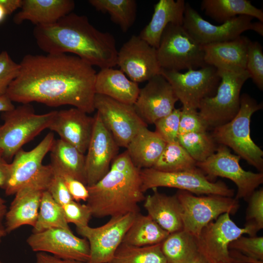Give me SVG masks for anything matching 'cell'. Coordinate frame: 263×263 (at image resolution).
I'll list each match as a JSON object with an SVG mask.
<instances>
[{
  "instance_id": "obj_3",
  "label": "cell",
  "mask_w": 263,
  "mask_h": 263,
  "mask_svg": "<svg viewBox=\"0 0 263 263\" xmlns=\"http://www.w3.org/2000/svg\"><path fill=\"white\" fill-rule=\"evenodd\" d=\"M140 170L135 166L123 171L110 169L96 183L87 187V205L92 216L101 218L140 212L139 203L146 197Z\"/></svg>"
},
{
  "instance_id": "obj_32",
  "label": "cell",
  "mask_w": 263,
  "mask_h": 263,
  "mask_svg": "<svg viewBox=\"0 0 263 263\" xmlns=\"http://www.w3.org/2000/svg\"><path fill=\"white\" fill-rule=\"evenodd\" d=\"M161 247L167 263H190L199 254L195 237L184 229L169 233Z\"/></svg>"
},
{
  "instance_id": "obj_25",
  "label": "cell",
  "mask_w": 263,
  "mask_h": 263,
  "mask_svg": "<svg viewBox=\"0 0 263 263\" xmlns=\"http://www.w3.org/2000/svg\"><path fill=\"white\" fill-rule=\"evenodd\" d=\"M186 2L184 0H160L154 5L149 23L139 37L157 49L162 33L170 23L183 25Z\"/></svg>"
},
{
  "instance_id": "obj_5",
  "label": "cell",
  "mask_w": 263,
  "mask_h": 263,
  "mask_svg": "<svg viewBox=\"0 0 263 263\" xmlns=\"http://www.w3.org/2000/svg\"><path fill=\"white\" fill-rule=\"evenodd\" d=\"M56 111L37 114L31 105L23 104L2 113L0 150L4 158L12 160L24 145L48 129Z\"/></svg>"
},
{
  "instance_id": "obj_9",
  "label": "cell",
  "mask_w": 263,
  "mask_h": 263,
  "mask_svg": "<svg viewBox=\"0 0 263 263\" xmlns=\"http://www.w3.org/2000/svg\"><path fill=\"white\" fill-rule=\"evenodd\" d=\"M142 189L147 190L159 187L178 188L196 195L216 194L233 197L234 190L222 181L213 182L197 167L176 172H166L153 168L140 169Z\"/></svg>"
},
{
  "instance_id": "obj_10",
  "label": "cell",
  "mask_w": 263,
  "mask_h": 263,
  "mask_svg": "<svg viewBox=\"0 0 263 263\" xmlns=\"http://www.w3.org/2000/svg\"><path fill=\"white\" fill-rule=\"evenodd\" d=\"M253 18L239 16L221 25H214L204 19L197 11L186 2L183 26L201 45L235 39L247 30L263 36V22H252Z\"/></svg>"
},
{
  "instance_id": "obj_48",
  "label": "cell",
  "mask_w": 263,
  "mask_h": 263,
  "mask_svg": "<svg viewBox=\"0 0 263 263\" xmlns=\"http://www.w3.org/2000/svg\"><path fill=\"white\" fill-rule=\"evenodd\" d=\"M35 263H86L84 262L63 259L49 253L37 252Z\"/></svg>"
},
{
  "instance_id": "obj_12",
  "label": "cell",
  "mask_w": 263,
  "mask_h": 263,
  "mask_svg": "<svg viewBox=\"0 0 263 263\" xmlns=\"http://www.w3.org/2000/svg\"><path fill=\"white\" fill-rule=\"evenodd\" d=\"M54 174L50 164L43 165L38 174L15 194L5 216L6 233L23 225L35 226L42 193L47 190Z\"/></svg>"
},
{
  "instance_id": "obj_24",
  "label": "cell",
  "mask_w": 263,
  "mask_h": 263,
  "mask_svg": "<svg viewBox=\"0 0 263 263\" xmlns=\"http://www.w3.org/2000/svg\"><path fill=\"white\" fill-rule=\"evenodd\" d=\"M250 40L241 35L232 40L202 45L206 64L216 68L246 70L247 47Z\"/></svg>"
},
{
  "instance_id": "obj_52",
  "label": "cell",
  "mask_w": 263,
  "mask_h": 263,
  "mask_svg": "<svg viewBox=\"0 0 263 263\" xmlns=\"http://www.w3.org/2000/svg\"><path fill=\"white\" fill-rule=\"evenodd\" d=\"M8 15L7 11L0 2V23L5 19Z\"/></svg>"
},
{
  "instance_id": "obj_35",
  "label": "cell",
  "mask_w": 263,
  "mask_h": 263,
  "mask_svg": "<svg viewBox=\"0 0 263 263\" xmlns=\"http://www.w3.org/2000/svg\"><path fill=\"white\" fill-rule=\"evenodd\" d=\"M54 228L71 230L65 218L62 206L54 200L48 191L45 190L42 193L33 233L40 232Z\"/></svg>"
},
{
  "instance_id": "obj_14",
  "label": "cell",
  "mask_w": 263,
  "mask_h": 263,
  "mask_svg": "<svg viewBox=\"0 0 263 263\" xmlns=\"http://www.w3.org/2000/svg\"><path fill=\"white\" fill-rule=\"evenodd\" d=\"M94 106L119 147L127 148L136 134L148 126L136 113L133 105L95 94Z\"/></svg>"
},
{
  "instance_id": "obj_31",
  "label": "cell",
  "mask_w": 263,
  "mask_h": 263,
  "mask_svg": "<svg viewBox=\"0 0 263 263\" xmlns=\"http://www.w3.org/2000/svg\"><path fill=\"white\" fill-rule=\"evenodd\" d=\"M169 234L150 216L139 212L136 214L122 243L135 246H149L162 243Z\"/></svg>"
},
{
  "instance_id": "obj_8",
  "label": "cell",
  "mask_w": 263,
  "mask_h": 263,
  "mask_svg": "<svg viewBox=\"0 0 263 263\" xmlns=\"http://www.w3.org/2000/svg\"><path fill=\"white\" fill-rule=\"evenodd\" d=\"M175 195L181 208L183 229L195 237L220 215L235 214L240 207L239 200L231 197L216 194L198 196L180 190Z\"/></svg>"
},
{
  "instance_id": "obj_39",
  "label": "cell",
  "mask_w": 263,
  "mask_h": 263,
  "mask_svg": "<svg viewBox=\"0 0 263 263\" xmlns=\"http://www.w3.org/2000/svg\"><path fill=\"white\" fill-rule=\"evenodd\" d=\"M244 227L249 232V236H255L263 228V189L255 190L247 200Z\"/></svg>"
},
{
  "instance_id": "obj_47",
  "label": "cell",
  "mask_w": 263,
  "mask_h": 263,
  "mask_svg": "<svg viewBox=\"0 0 263 263\" xmlns=\"http://www.w3.org/2000/svg\"><path fill=\"white\" fill-rule=\"evenodd\" d=\"M11 164L4 158L2 151L0 150V188L5 189L11 173Z\"/></svg>"
},
{
  "instance_id": "obj_26",
  "label": "cell",
  "mask_w": 263,
  "mask_h": 263,
  "mask_svg": "<svg viewBox=\"0 0 263 263\" xmlns=\"http://www.w3.org/2000/svg\"><path fill=\"white\" fill-rule=\"evenodd\" d=\"M138 83L130 80L120 70L107 68L96 73L95 94L133 105L139 94Z\"/></svg>"
},
{
  "instance_id": "obj_11",
  "label": "cell",
  "mask_w": 263,
  "mask_h": 263,
  "mask_svg": "<svg viewBox=\"0 0 263 263\" xmlns=\"http://www.w3.org/2000/svg\"><path fill=\"white\" fill-rule=\"evenodd\" d=\"M241 157L232 153L228 147L220 145L216 151L196 167L211 179L217 177L227 178L237 187L235 198L247 201L252 193L263 183V172L244 169L239 162Z\"/></svg>"
},
{
  "instance_id": "obj_18",
  "label": "cell",
  "mask_w": 263,
  "mask_h": 263,
  "mask_svg": "<svg viewBox=\"0 0 263 263\" xmlns=\"http://www.w3.org/2000/svg\"><path fill=\"white\" fill-rule=\"evenodd\" d=\"M117 65L137 83L148 81L160 74L161 70L156 49L135 35L131 36L118 51Z\"/></svg>"
},
{
  "instance_id": "obj_46",
  "label": "cell",
  "mask_w": 263,
  "mask_h": 263,
  "mask_svg": "<svg viewBox=\"0 0 263 263\" xmlns=\"http://www.w3.org/2000/svg\"><path fill=\"white\" fill-rule=\"evenodd\" d=\"M56 173L59 174L62 178L73 200L77 202H79L81 201H87L89 197V191L86 185L68 175L63 173Z\"/></svg>"
},
{
  "instance_id": "obj_13",
  "label": "cell",
  "mask_w": 263,
  "mask_h": 263,
  "mask_svg": "<svg viewBox=\"0 0 263 263\" xmlns=\"http://www.w3.org/2000/svg\"><path fill=\"white\" fill-rule=\"evenodd\" d=\"M160 74L170 84L183 107L197 110L204 99L215 94L221 81L217 68L210 65L185 73L161 69Z\"/></svg>"
},
{
  "instance_id": "obj_28",
  "label": "cell",
  "mask_w": 263,
  "mask_h": 263,
  "mask_svg": "<svg viewBox=\"0 0 263 263\" xmlns=\"http://www.w3.org/2000/svg\"><path fill=\"white\" fill-rule=\"evenodd\" d=\"M167 143L155 131L142 129L131 140L126 150L134 165L142 169L152 168Z\"/></svg>"
},
{
  "instance_id": "obj_20",
  "label": "cell",
  "mask_w": 263,
  "mask_h": 263,
  "mask_svg": "<svg viewBox=\"0 0 263 263\" xmlns=\"http://www.w3.org/2000/svg\"><path fill=\"white\" fill-rule=\"evenodd\" d=\"M178 99L169 81L161 74L155 75L140 89L133 107L148 124L170 113Z\"/></svg>"
},
{
  "instance_id": "obj_44",
  "label": "cell",
  "mask_w": 263,
  "mask_h": 263,
  "mask_svg": "<svg viewBox=\"0 0 263 263\" xmlns=\"http://www.w3.org/2000/svg\"><path fill=\"white\" fill-rule=\"evenodd\" d=\"M208 129L197 110L182 106L180 118L179 134L207 132Z\"/></svg>"
},
{
  "instance_id": "obj_45",
  "label": "cell",
  "mask_w": 263,
  "mask_h": 263,
  "mask_svg": "<svg viewBox=\"0 0 263 263\" xmlns=\"http://www.w3.org/2000/svg\"><path fill=\"white\" fill-rule=\"evenodd\" d=\"M54 172V176L47 191L57 203L63 206L73 200L61 176Z\"/></svg>"
},
{
  "instance_id": "obj_19",
  "label": "cell",
  "mask_w": 263,
  "mask_h": 263,
  "mask_svg": "<svg viewBox=\"0 0 263 263\" xmlns=\"http://www.w3.org/2000/svg\"><path fill=\"white\" fill-rule=\"evenodd\" d=\"M91 140L85 155L87 186L99 181L109 171L119 147L96 112Z\"/></svg>"
},
{
  "instance_id": "obj_38",
  "label": "cell",
  "mask_w": 263,
  "mask_h": 263,
  "mask_svg": "<svg viewBox=\"0 0 263 263\" xmlns=\"http://www.w3.org/2000/svg\"><path fill=\"white\" fill-rule=\"evenodd\" d=\"M230 255L236 263H263V237L243 235L232 241Z\"/></svg>"
},
{
  "instance_id": "obj_6",
  "label": "cell",
  "mask_w": 263,
  "mask_h": 263,
  "mask_svg": "<svg viewBox=\"0 0 263 263\" xmlns=\"http://www.w3.org/2000/svg\"><path fill=\"white\" fill-rule=\"evenodd\" d=\"M217 69L221 81L216 94L204 99L198 110L209 129L226 124L236 116L240 107L241 90L250 78L246 70Z\"/></svg>"
},
{
  "instance_id": "obj_27",
  "label": "cell",
  "mask_w": 263,
  "mask_h": 263,
  "mask_svg": "<svg viewBox=\"0 0 263 263\" xmlns=\"http://www.w3.org/2000/svg\"><path fill=\"white\" fill-rule=\"evenodd\" d=\"M152 189L153 193L144 200L147 215L169 233L182 230L181 208L176 195L160 193L157 188Z\"/></svg>"
},
{
  "instance_id": "obj_4",
  "label": "cell",
  "mask_w": 263,
  "mask_h": 263,
  "mask_svg": "<svg viewBox=\"0 0 263 263\" xmlns=\"http://www.w3.org/2000/svg\"><path fill=\"white\" fill-rule=\"evenodd\" d=\"M262 108V104L243 94L236 116L227 123L213 129L211 134L217 144L231 148L260 172L263 171V151L252 140L250 125L253 114Z\"/></svg>"
},
{
  "instance_id": "obj_40",
  "label": "cell",
  "mask_w": 263,
  "mask_h": 263,
  "mask_svg": "<svg viewBox=\"0 0 263 263\" xmlns=\"http://www.w3.org/2000/svg\"><path fill=\"white\" fill-rule=\"evenodd\" d=\"M246 70L260 90L263 89V52L261 44L251 40L248 44Z\"/></svg>"
},
{
  "instance_id": "obj_51",
  "label": "cell",
  "mask_w": 263,
  "mask_h": 263,
  "mask_svg": "<svg viewBox=\"0 0 263 263\" xmlns=\"http://www.w3.org/2000/svg\"><path fill=\"white\" fill-rule=\"evenodd\" d=\"M190 263H210L201 254L199 253Z\"/></svg>"
},
{
  "instance_id": "obj_29",
  "label": "cell",
  "mask_w": 263,
  "mask_h": 263,
  "mask_svg": "<svg viewBox=\"0 0 263 263\" xmlns=\"http://www.w3.org/2000/svg\"><path fill=\"white\" fill-rule=\"evenodd\" d=\"M54 172L68 175L87 186L85 155L60 138L54 140L50 150Z\"/></svg>"
},
{
  "instance_id": "obj_22",
  "label": "cell",
  "mask_w": 263,
  "mask_h": 263,
  "mask_svg": "<svg viewBox=\"0 0 263 263\" xmlns=\"http://www.w3.org/2000/svg\"><path fill=\"white\" fill-rule=\"evenodd\" d=\"M55 140L53 132L48 133L34 149L25 151L22 149L17 152L11 164V176L4 189L7 195H12L33 179L40 171L42 161Z\"/></svg>"
},
{
  "instance_id": "obj_17",
  "label": "cell",
  "mask_w": 263,
  "mask_h": 263,
  "mask_svg": "<svg viewBox=\"0 0 263 263\" xmlns=\"http://www.w3.org/2000/svg\"><path fill=\"white\" fill-rule=\"evenodd\" d=\"M26 242L36 252H45L67 260L87 263L90 257L89 242L75 235L71 230L54 228L33 233Z\"/></svg>"
},
{
  "instance_id": "obj_54",
  "label": "cell",
  "mask_w": 263,
  "mask_h": 263,
  "mask_svg": "<svg viewBox=\"0 0 263 263\" xmlns=\"http://www.w3.org/2000/svg\"><path fill=\"white\" fill-rule=\"evenodd\" d=\"M2 238V237H1V236H0V241H1V239Z\"/></svg>"
},
{
  "instance_id": "obj_37",
  "label": "cell",
  "mask_w": 263,
  "mask_h": 263,
  "mask_svg": "<svg viewBox=\"0 0 263 263\" xmlns=\"http://www.w3.org/2000/svg\"><path fill=\"white\" fill-rule=\"evenodd\" d=\"M177 141L196 163L207 159L218 148L217 144L207 131L180 134Z\"/></svg>"
},
{
  "instance_id": "obj_1",
  "label": "cell",
  "mask_w": 263,
  "mask_h": 263,
  "mask_svg": "<svg viewBox=\"0 0 263 263\" xmlns=\"http://www.w3.org/2000/svg\"><path fill=\"white\" fill-rule=\"evenodd\" d=\"M6 94L13 102H36L50 107L71 105L88 114L95 111L96 72L68 54H28Z\"/></svg>"
},
{
  "instance_id": "obj_50",
  "label": "cell",
  "mask_w": 263,
  "mask_h": 263,
  "mask_svg": "<svg viewBox=\"0 0 263 263\" xmlns=\"http://www.w3.org/2000/svg\"><path fill=\"white\" fill-rule=\"evenodd\" d=\"M15 108L13 102L6 94L0 96V112L11 111Z\"/></svg>"
},
{
  "instance_id": "obj_21",
  "label": "cell",
  "mask_w": 263,
  "mask_h": 263,
  "mask_svg": "<svg viewBox=\"0 0 263 263\" xmlns=\"http://www.w3.org/2000/svg\"><path fill=\"white\" fill-rule=\"evenodd\" d=\"M76 108L56 111L48 128L60 138L80 152L87 151L92 136L94 118Z\"/></svg>"
},
{
  "instance_id": "obj_41",
  "label": "cell",
  "mask_w": 263,
  "mask_h": 263,
  "mask_svg": "<svg viewBox=\"0 0 263 263\" xmlns=\"http://www.w3.org/2000/svg\"><path fill=\"white\" fill-rule=\"evenodd\" d=\"M181 109H174L169 114L155 122V131L167 143L177 141Z\"/></svg>"
},
{
  "instance_id": "obj_15",
  "label": "cell",
  "mask_w": 263,
  "mask_h": 263,
  "mask_svg": "<svg viewBox=\"0 0 263 263\" xmlns=\"http://www.w3.org/2000/svg\"><path fill=\"white\" fill-rule=\"evenodd\" d=\"M244 234H249L247 228L239 227L229 214H223L195 237L198 252L210 263H236L230 255L228 246Z\"/></svg>"
},
{
  "instance_id": "obj_33",
  "label": "cell",
  "mask_w": 263,
  "mask_h": 263,
  "mask_svg": "<svg viewBox=\"0 0 263 263\" xmlns=\"http://www.w3.org/2000/svg\"><path fill=\"white\" fill-rule=\"evenodd\" d=\"M88 2L97 11L109 14L124 33L135 22L137 8L135 0H89Z\"/></svg>"
},
{
  "instance_id": "obj_23",
  "label": "cell",
  "mask_w": 263,
  "mask_h": 263,
  "mask_svg": "<svg viewBox=\"0 0 263 263\" xmlns=\"http://www.w3.org/2000/svg\"><path fill=\"white\" fill-rule=\"evenodd\" d=\"M75 7L73 0H22L13 21L18 25L24 21L35 26L51 24L72 13Z\"/></svg>"
},
{
  "instance_id": "obj_34",
  "label": "cell",
  "mask_w": 263,
  "mask_h": 263,
  "mask_svg": "<svg viewBox=\"0 0 263 263\" xmlns=\"http://www.w3.org/2000/svg\"><path fill=\"white\" fill-rule=\"evenodd\" d=\"M161 244L135 246L122 243L109 263H167Z\"/></svg>"
},
{
  "instance_id": "obj_42",
  "label": "cell",
  "mask_w": 263,
  "mask_h": 263,
  "mask_svg": "<svg viewBox=\"0 0 263 263\" xmlns=\"http://www.w3.org/2000/svg\"><path fill=\"white\" fill-rule=\"evenodd\" d=\"M62 207L68 224H74L76 228L89 225L92 214L87 204H81L79 202L72 200Z\"/></svg>"
},
{
  "instance_id": "obj_53",
  "label": "cell",
  "mask_w": 263,
  "mask_h": 263,
  "mask_svg": "<svg viewBox=\"0 0 263 263\" xmlns=\"http://www.w3.org/2000/svg\"><path fill=\"white\" fill-rule=\"evenodd\" d=\"M0 263H4L3 262H2L0 260Z\"/></svg>"
},
{
  "instance_id": "obj_30",
  "label": "cell",
  "mask_w": 263,
  "mask_h": 263,
  "mask_svg": "<svg viewBox=\"0 0 263 263\" xmlns=\"http://www.w3.org/2000/svg\"><path fill=\"white\" fill-rule=\"evenodd\" d=\"M201 8L206 15L221 23L239 16H247L263 22V11L247 0H203Z\"/></svg>"
},
{
  "instance_id": "obj_49",
  "label": "cell",
  "mask_w": 263,
  "mask_h": 263,
  "mask_svg": "<svg viewBox=\"0 0 263 263\" xmlns=\"http://www.w3.org/2000/svg\"><path fill=\"white\" fill-rule=\"evenodd\" d=\"M7 211V207L5 201L0 197V236L4 237L6 234L5 227L3 225L2 222L5 218L6 213Z\"/></svg>"
},
{
  "instance_id": "obj_7",
  "label": "cell",
  "mask_w": 263,
  "mask_h": 263,
  "mask_svg": "<svg viewBox=\"0 0 263 263\" xmlns=\"http://www.w3.org/2000/svg\"><path fill=\"white\" fill-rule=\"evenodd\" d=\"M156 52L161 69L180 72L207 65L202 45L183 25H168L162 33Z\"/></svg>"
},
{
  "instance_id": "obj_2",
  "label": "cell",
  "mask_w": 263,
  "mask_h": 263,
  "mask_svg": "<svg viewBox=\"0 0 263 263\" xmlns=\"http://www.w3.org/2000/svg\"><path fill=\"white\" fill-rule=\"evenodd\" d=\"M33 34L47 54L71 53L101 69L117 65L114 37L97 30L86 16L72 12L54 23L35 26Z\"/></svg>"
},
{
  "instance_id": "obj_43",
  "label": "cell",
  "mask_w": 263,
  "mask_h": 263,
  "mask_svg": "<svg viewBox=\"0 0 263 263\" xmlns=\"http://www.w3.org/2000/svg\"><path fill=\"white\" fill-rule=\"evenodd\" d=\"M20 65L6 51L0 53V96L5 95L8 87L19 75Z\"/></svg>"
},
{
  "instance_id": "obj_36",
  "label": "cell",
  "mask_w": 263,
  "mask_h": 263,
  "mask_svg": "<svg viewBox=\"0 0 263 263\" xmlns=\"http://www.w3.org/2000/svg\"><path fill=\"white\" fill-rule=\"evenodd\" d=\"M196 162L178 141L167 143L152 168L166 172H176L196 168Z\"/></svg>"
},
{
  "instance_id": "obj_16",
  "label": "cell",
  "mask_w": 263,
  "mask_h": 263,
  "mask_svg": "<svg viewBox=\"0 0 263 263\" xmlns=\"http://www.w3.org/2000/svg\"><path fill=\"white\" fill-rule=\"evenodd\" d=\"M136 214L112 217L106 224L96 227L88 225L76 228L77 233L89 242L90 257L87 263H109L122 243Z\"/></svg>"
}]
</instances>
